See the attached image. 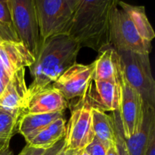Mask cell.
Here are the masks:
<instances>
[{
  "label": "cell",
  "instance_id": "1",
  "mask_svg": "<svg viewBox=\"0 0 155 155\" xmlns=\"http://www.w3.org/2000/svg\"><path fill=\"white\" fill-rule=\"evenodd\" d=\"M80 48L68 35H59L42 41L36 61L29 68L33 81L28 87L27 99L51 86L67 69L77 63Z\"/></svg>",
  "mask_w": 155,
  "mask_h": 155
},
{
  "label": "cell",
  "instance_id": "2",
  "mask_svg": "<svg viewBox=\"0 0 155 155\" xmlns=\"http://www.w3.org/2000/svg\"><path fill=\"white\" fill-rule=\"evenodd\" d=\"M117 0H79L68 36L99 52L110 45V17Z\"/></svg>",
  "mask_w": 155,
  "mask_h": 155
},
{
  "label": "cell",
  "instance_id": "3",
  "mask_svg": "<svg viewBox=\"0 0 155 155\" xmlns=\"http://www.w3.org/2000/svg\"><path fill=\"white\" fill-rule=\"evenodd\" d=\"M42 41L68 35L79 0H34Z\"/></svg>",
  "mask_w": 155,
  "mask_h": 155
},
{
  "label": "cell",
  "instance_id": "4",
  "mask_svg": "<svg viewBox=\"0 0 155 155\" xmlns=\"http://www.w3.org/2000/svg\"><path fill=\"white\" fill-rule=\"evenodd\" d=\"M124 78L140 95L144 104L155 107V81L149 54L117 51Z\"/></svg>",
  "mask_w": 155,
  "mask_h": 155
},
{
  "label": "cell",
  "instance_id": "5",
  "mask_svg": "<svg viewBox=\"0 0 155 155\" xmlns=\"http://www.w3.org/2000/svg\"><path fill=\"white\" fill-rule=\"evenodd\" d=\"M12 26L19 41L37 56L42 43L34 0H8Z\"/></svg>",
  "mask_w": 155,
  "mask_h": 155
},
{
  "label": "cell",
  "instance_id": "6",
  "mask_svg": "<svg viewBox=\"0 0 155 155\" xmlns=\"http://www.w3.org/2000/svg\"><path fill=\"white\" fill-rule=\"evenodd\" d=\"M110 42L117 51L142 54H150L151 51V42L139 36L128 15L118 6L117 1L110 12Z\"/></svg>",
  "mask_w": 155,
  "mask_h": 155
},
{
  "label": "cell",
  "instance_id": "7",
  "mask_svg": "<svg viewBox=\"0 0 155 155\" xmlns=\"http://www.w3.org/2000/svg\"><path fill=\"white\" fill-rule=\"evenodd\" d=\"M77 103L66 126L64 140L67 149L80 151L93 140L95 135L92 129V107L80 100Z\"/></svg>",
  "mask_w": 155,
  "mask_h": 155
},
{
  "label": "cell",
  "instance_id": "8",
  "mask_svg": "<svg viewBox=\"0 0 155 155\" xmlns=\"http://www.w3.org/2000/svg\"><path fill=\"white\" fill-rule=\"evenodd\" d=\"M94 78V63H75L67 69L54 83L52 87L67 100L82 98Z\"/></svg>",
  "mask_w": 155,
  "mask_h": 155
},
{
  "label": "cell",
  "instance_id": "9",
  "mask_svg": "<svg viewBox=\"0 0 155 155\" xmlns=\"http://www.w3.org/2000/svg\"><path fill=\"white\" fill-rule=\"evenodd\" d=\"M142 106L143 102L139 94L129 84L122 74L120 103L118 111L126 139L131 137L137 131L142 117Z\"/></svg>",
  "mask_w": 155,
  "mask_h": 155
},
{
  "label": "cell",
  "instance_id": "10",
  "mask_svg": "<svg viewBox=\"0 0 155 155\" xmlns=\"http://www.w3.org/2000/svg\"><path fill=\"white\" fill-rule=\"evenodd\" d=\"M80 100L101 111H117L120 103V83L93 80Z\"/></svg>",
  "mask_w": 155,
  "mask_h": 155
},
{
  "label": "cell",
  "instance_id": "11",
  "mask_svg": "<svg viewBox=\"0 0 155 155\" xmlns=\"http://www.w3.org/2000/svg\"><path fill=\"white\" fill-rule=\"evenodd\" d=\"M68 101L51 86H48L27 99L23 113L49 114L64 112Z\"/></svg>",
  "mask_w": 155,
  "mask_h": 155
},
{
  "label": "cell",
  "instance_id": "12",
  "mask_svg": "<svg viewBox=\"0 0 155 155\" xmlns=\"http://www.w3.org/2000/svg\"><path fill=\"white\" fill-rule=\"evenodd\" d=\"M36 58L21 42L8 41L0 44V62L10 76L16 71L30 68Z\"/></svg>",
  "mask_w": 155,
  "mask_h": 155
},
{
  "label": "cell",
  "instance_id": "13",
  "mask_svg": "<svg viewBox=\"0 0 155 155\" xmlns=\"http://www.w3.org/2000/svg\"><path fill=\"white\" fill-rule=\"evenodd\" d=\"M93 63V80L120 83L123 74L120 58L111 45L101 50Z\"/></svg>",
  "mask_w": 155,
  "mask_h": 155
},
{
  "label": "cell",
  "instance_id": "14",
  "mask_svg": "<svg viewBox=\"0 0 155 155\" xmlns=\"http://www.w3.org/2000/svg\"><path fill=\"white\" fill-rule=\"evenodd\" d=\"M27 95L28 87L26 83L25 69H21L12 75L0 95V107L23 111L27 102Z\"/></svg>",
  "mask_w": 155,
  "mask_h": 155
},
{
  "label": "cell",
  "instance_id": "15",
  "mask_svg": "<svg viewBox=\"0 0 155 155\" xmlns=\"http://www.w3.org/2000/svg\"><path fill=\"white\" fill-rule=\"evenodd\" d=\"M155 127V107L144 104L140 124L137 131L129 139L126 145L130 155H144L151 130Z\"/></svg>",
  "mask_w": 155,
  "mask_h": 155
},
{
  "label": "cell",
  "instance_id": "16",
  "mask_svg": "<svg viewBox=\"0 0 155 155\" xmlns=\"http://www.w3.org/2000/svg\"><path fill=\"white\" fill-rule=\"evenodd\" d=\"M62 117H64V112L49 114L22 113L18 120V132L24 136L27 142L45 127Z\"/></svg>",
  "mask_w": 155,
  "mask_h": 155
},
{
  "label": "cell",
  "instance_id": "17",
  "mask_svg": "<svg viewBox=\"0 0 155 155\" xmlns=\"http://www.w3.org/2000/svg\"><path fill=\"white\" fill-rule=\"evenodd\" d=\"M66 120L64 117L55 120L27 142L32 147L46 150L64 138Z\"/></svg>",
  "mask_w": 155,
  "mask_h": 155
},
{
  "label": "cell",
  "instance_id": "18",
  "mask_svg": "<svg viewBox=\"0 0 155 155\" xmlns=\"http://www.w3.org/2000/svg\"><path fill=\"white\" fill-rule=\"evenodd\" d=\"M117 4L128 15L139 36L145 40L151 42L154 39L155 33L145 13V7L133 5L121 1H117Z\"/></svg>",
  "mask_w": 155,
  "mask_h": 155
},
{
  "label": "cell",
  "instance_id": "19",
  "mask_svg": "<svg viewBox=\"0 0 155 155\" xmlns=\"http://www.w3.org/2000/svg\"><path fill=\"white\" fill-rule=\"evenodd\" d=\"M92 129L95 137L107 147L115 144V129L113 117L106 112L92 108Z\"/></svg>",
  "mask_w": 155,
  "mask_h": 155
},
{
  "label": "cell",
  "instance_id": "20",
  "mask_svg": "<svg viewBox=\"0 0 155 155\" xmlns=\"http://www.w3.org/2000/svg\"><path fill=\"white\" fill-rule=\"evenodd\" d=\"M23 111L0 107V148L10 145Z\"/></svg>",
  "mask_w": 155,
  "mask_h": 155
},
{
  "label": "cell",
  "instance_id": "21",
  "mask_svg": "<svg viewBox=\"0 0 155 155\" xmlns=\"http://www.w3.org/2000/svg\"><path fill=\"white\" fill-rule=\"evenodd\" d=\"M112 117H113L114 124L115 129V144L117 148L119 155H130L126 145L125 136L123 130L122 123H121L120 117L118 110L112 112Z\"/></svg>",
  "mask_w": 155,
  "mask_h": 155
},
{
  "label": "cell",
  "instance_id": "22",
  "mask_svg": "<svg viewBox=\"0 0 155 155\" xmlns=\"http://www.w3.org/2000/svg\"><path fill=\"white\" fill-rule=\"evenodd\" d=\"M108 147L94 137L93 140L85 148V151L89 155H106Z\"/></svg>",
  "mask_w": 155,
  "mask_h": 155
},
{
  "label": "cell",
  "instance_id": "23",
  "mask_svg": "<svg viewBox=\"0 0 155 155\" xmlns=\"http://www.w3.org/2000/svg\"><path fill=\"white\" fill-rule=\"evenodd\" d=\"M0 24L13 28L12 15H11L8 0H2V1H0Z\"/></svg>",
  "mask_w": 155,
  "mask_h": 155
},
{
  "label": "cell",
  "instance_id": "24",
  "mask_svg": "<svg viewBox=\"0 0 155 155\" xmlns=\"http://www.w3.org/2000/svg\"><path fill=\"white\" fill-rule=\"evenodd\" d=\"M8 41L20 42L13 28L0 24V44Z\"/></svg>",
  "mask_w": 155,
  "mask_h": 155
},
{
  "label": "cell",
  "instance_id": "25",
  "mask_svg": "<svg viewBox=\"0 0 155 155\" xmlns=\"http://www.w3.org/2000/svg\"><path fill=\"white\" fill-rule=\"evenodd\" d=\"M12 77V76L9 75L8 73L6 71V70L0 62V95L3 92Z\"/></svg>",
  "mask_w": 155,
  "mask_h": 155
},
{
  "label": "cell",
  "instance_id": "26",
  "mask_svg": "<svg viewBox=\"0 0 155 155\" xmlns=\"http://www.w3.org/2000/svg\"><path fill=\"white\" fill-rule=\"evenodd\" d=\"M144 155H155V127L151 130Z\"/></svg>",
  "mask_w": 155,
  "mask_h": 155
},
{
  "label": "cell",
  "instance_id": "27",
  "mask_svg": "<svg viewBox=\"0 0 155 155\" xmlns=\"http://www.w3.org/2000/svg\"><path fill=\"white\" fill-rule=\"evenodd\" d=\"M45 151V150L42 149V148H34V147H32L27 144L18 155H42Z\"/></svg>",
  "mask_w": 155,
  "mask_h": 155
},
{
  "label": "cell",
  "instance_id": "28",
  "mask_svg": "<svg viewBox=\"0 0 155 155\" xmlns=\"http://www.w3.org/2000/svg\"><path fill=\"white\" fill-rule=\"evenodd\" d=\"M65 146V140L64 138L62 139L61 140L59 141L58 142L53 145L51 148H48L45 150L44 154L42 155H57L59 153V151Z\"/></svg>",
  "mask_w": 155,
  "mask_h": 155
},
{
  "label": "cell",
  "instance_id": "29",
  "mask_svg": "<svg viewBox=\"0 0 155 155\" xmlns=\"http://www.w3.org/2000/svg\"><path fill=\"white\" fill-rule=\"evenodd\" d=\"M79 151H71V150H68L65 148V146L59 151V153L57 155H77L78 154Z\"/></svg>",
  "mask_w": 155,
  "mask_h": 155
},
{
  "label": "cell",
  "instance_id": "30",
  "mask_svg": "<svg viewBox=\"0 0 155 155\" xmlns=\"http://www.w3.org/2000/svg\"><path fill=\"white\" fill-rule=\"evenodd\" d=\"M106 155H119V152H118L117 148L116 146V144L110 145L107 149Z\"/></svg>",
  "mask_w": 155,
  "mask_h": 155
},
{
  "label": "cell",
  "instance_id": "31",
  "mask_svg": "<svg viewBox=\"0 0 155 155\" xmlns=\"http://www.w3.org/2000/svg\"><path fill=\"white\" fill-rule=\"evenodd\" d=\"M0 155H15L13 151L11 150L10 145L8 146L3 147V148H0Z\"/></svg>",
  "mask_w": 155,
  "mask_h": 155
},
{
  "label": "cell",
  "instance_id": "32",
  "mask_svg": "<svg viewBox=\"0 0 155 155\" xmlns=\"http://www.w3.org/2000/svg\"><path fill=\"white\" fill-rule=\"evenodd\" d=\"M77 155H89V154H88L87 152H86V151L83 149V150H82V151H79L78 154Z\"/></svg>",
  "mask_w": 155,
  "mask_h": 155
}]
</instances>
